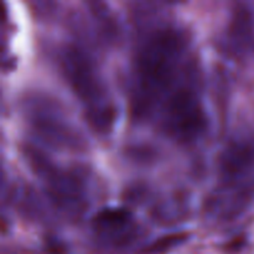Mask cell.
Segmentation results:
<instances>
[{
	"label": "cell",
	"mask_w": 254,
	"mask_h": 254,
	"mask_svg": "<svg viewBox=\"0 0 254 254\" xmlns=\"http://www.w3.org/2000/svg\"><path fill=\"white\" fill-rule=\"evenodd\" d=\"M246 245V240L245 237H237L236 240H233L232 242L228 243L227 246H226V250H227V252H238V251L242 250L243 247H245Z\"/></svg>",
	"instance_id": "30bf717a"
},
{
	"label": "cell",
	"mask_w": 254,
	"mask_h": 254,
	"mask_svg": "<svg viewBox=\"0 0 254 254\" xmlns=\"http://www.w3.org/2000/svg\"><path fill=\"white\" fill-rule=\"evenodd\" d=\"M254 170V138L235 139L218 156V171L227 186H236Z\"/></svg>",
	"instance_id": "8992f818"
},
{
	"label": "cell",
	"mask_w": 254,
	"mask_h": 254,
	"mask_svg": "<svg viewBox=\"0 0 254 254\" xmlns=\"http://www.w3.org/2000/svg\"><path fill=\"white\" fill-rule=\"evenodd\" d=\"M60 64L71 89L86 107L89 126L99 134L109 133L117 112L93 60L81 47L69 45L62 51Z\"/></svg>",
	"instance_id": "7a4b0ae2"
},
{
	"label": "cell",
	"mask_w": 254,
	"mask_h": 254,
	"mask_svg": "<svg viewBox=\"0 0 254 254\" xmlns=\"http://www.w3.org/2000/svg\"><path fill=\"white\" fill-rule=\"evenodd\" d=\"M27 113L31 128L47 145L67 150L86 149L83 135L51 101L45 98L32 99L27 107Z\"/></svg>",
	"instance_id": "5b68a950"
},
{
	"label": "cell",
	"mask_w": 254,
	"mask_h": 254,
	"mask_svg": "<svg viewBox=\"0 0 254 254\" xmlns=\"http://www.w3.org/2000/svg\"><path fill=\"white\" fill-rule=\"evenodd\" d=\"M254 36V14L250 6L238 5L228 25V39L237 51L250 47Z\"/></svg>",
	"instance_id": "ba28073f"
},
{
	"label": "cell",
	"mask_w": 254,
	"mask_h": 254,
	"mask_svg": "<svg viewBox=\"0 0 254 254\" xmlns=\"http://www.w3.org/2000/svg\"><path fill=\"white\" fill-rule=\"evenodd\" d=\"M189 240V235L186 232H175L170 235H165L163 237L154 241L143 251L144 254H165L169 251L184 245Z\"/></svg>",
	"instance_id": "9c48e42d"
},
{
	"label": "cell",
	"mask_w": 254,
	"mask_h": 254,
	"mask_svg": "<svg viewBox=\"0 0 254 254\" xmlns=\"http://www.w3.org/2000/svg\"><path fill=\"white\" fill-rule=\"evenodd\" d=\"M24 155L31 170L44 183L52 203L67 215L78 216L87 205L86 184L77 174L57 168L42 151L25 146Z\"/></svg>",
	"instance_id": "277c9868"
},
{
	"label": "cell",
	"mask_w": 254,
	"mask_h": 254,
	"mask_svg": "<svg viewBox=\"0 0 254 254\" xmlns=\"http://www.w3.org/2000/svg\"><path fill=\"white\" fill-rule=\"evenodd\" d=\"M163 130L179 143H192L200 138L207 127V117L198 93L197 78L189 79L160 111Z\"/></svg>",
	"instance_id": "3957f363"
},
{
	"label": "cell",
	"mask_w": 254,
	"mask_h": 254,
	"mask_svg": "<svg viewBox=\"0 0 254 254\" xmlns=\"http://www.w3.org/2000/svg\"><path fill=\"white\" fill-rule=\"evenodd\" d=\"M188 39L178 29L153 32L135 57L131 111L139 119L151 118L195 73L186 60Z\"/></svg>",
	"instance_id": "6da1fadb"
},
{
	"label": "cell",
	"mask_w": 254,
	"mask_h": 254,
	"mask_svg": "<svg viewBox=\"0 0 254 254\" xmlns=\"http://www.w3.org/2000/svg\"><path fill=\"white\" fill-rule=\"evenodd\" d=\"M133 215L126 208H102L92 218V226L98 235L111 238L117 245L129 242V228Z\"/></svg>",
	"instance_id": "52a82bcc"
}]
</instances>
